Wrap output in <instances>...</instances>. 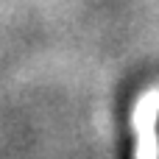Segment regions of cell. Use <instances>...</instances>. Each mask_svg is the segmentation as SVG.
I'll use <instances>...</instances> for the list:
<instances>
[{
  "label": "cell",
  "mask_w": 159,
  "mask_h": 159,
  "mask_svg": "<svg viewBox=\"0 0 159 159\" xmlns=\"http://www.w3.org/2000/svg\"><path fill=\"white\" fill-rule=\"evenodd\" d=\"M157 134H159V120H157Z\"/></svg>",
  "instance_id": "obj_1"
}]
</instances>
